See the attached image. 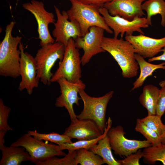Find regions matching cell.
Segmentation results:
<instances>
[{
  "instance_id": "11",
  "label": "cell",
  "mask_w": 165,
  "mask_h": 165,
  "mask_svg": "<svg viewBox=\"0 0 165 165\" xmlns=\"http://www.w3.org/2000/svg\"><path fill=\"white\" fill-rule=\"evenodd\" d=\"M57 82L59 85L61 94L56 98L55 105L57 107L66 108L71 122L74 121L77 118L73 105L74 104L79 105V100L81 99L78 96L79 92L80 89H85L86 85L81 79L76 82L73 83L64 78H61Z\"/></svg>"
},
{
  "instance_id": "13",
  "label": "cell",
  "mask_w": 165,
  "mask_h": 165,
  "mask_svg": "<svg viewBox=\"0 0 165 165\" xmlns=\"http://www.w3.org/2000/svg\"><path fill=\"white\" fill-rule=\"evenodd\" d=\"M20 51V75L21 79L18 89L22 91L26 89L28 93L31 95L35 88L38 86L39 79L37 77V69L35 59L30 54L24 51L23 44L19 45Z\"/></svg>"
},
{
  "instance_id": "20",
  "label": "cell",
  "mask_w": 165,
  "mask_h": 165,
  "mask_svg": "<svg viewBox=\"0 0 165 165\" xmlns=\"http://www.w3.org/2000/svg\"><path fill=\"white\" fill-rule=\"evenodd\" d=\"M139 97V101L147 110L148 115H156V107L160 89L152 84L145 85Z\"/></svg>"
},
{
  "instance_id": "4",
  "label": "cell",
  "mask_w": 165,
  "mask_h": 165,
  "mask_svg": "<svg viewBox=\"0 0 165 165\" xmlns=\"http://www.w3.org/2000/svg\"><path fill=\"white\" fill-rule=\"evenodd\" d=\"M65 47L63 44L55 42L41 46L34 57L37 67V77L45 85H50L53 74L51 69L56 61H62Z\"/></svg>"
},
{
  "instance_id": "37",
  "label": "cell",
  "mask_w": 165,
  "mask_h": 165,
  "mask_svg": "<svg viewBox=\"0 0 165 165\" xmlns=\"http://www.w3.org/2000/svg\"></svg>"
},
{
  "instance_id": "27",
  "label": "cell",
  "mask_w": 165,
  "mask_h": 165,
  "mask_svg": "<svg viewBox=\"0 0 165 165\" xmlns=\"http://www.w3.org/2000/svg\"><path fill=\"white\" fill-rule=\"evenodd\" d=\"M77 150H68V153L62 158L52 156L38 161L36 165H76L75 160Z\"/></svg>"
},
{
  "instance_id": "3",
  "label": "cell",
  "mask_w": 165,
  "mask_h": 165,
  "mask_svg": "<svg viewBox=\"0 0 165 165\" xmlns=\"http://www.w3.org/2000/svg\"><path fill=\"white\" fill-rule=\"evenodd\" d=\"M68 0L72 5L71 8L67 11L69 19L78 24L82 36L88 32L90 27L94 26L101 27L108 33H113L100 13L99 9L100 7L84 4L75 0Z\"/></svg>"
},
{
  "instance_id": "29",
  "label": "cell",
  "mask_w": 165,
  "mask_h": 165,
  "mask_svg": "<svg viewBox=\"0 0 165 165\" xmlns=\"http://www.w3.org/2000/svg\"><path fill=\"white\" fill-rule=\"evenodd\" d=\"M161 117L156 115H148L141 120L154 130L162 138L165 135V125L161 120Z\"/></svg>"
},
{
  "instance_id": "5",
  "label": "cell",
  "mask_w": 165,
  "mask_h": 165,
  "mask_svg": "<svg viewBox=\"0 0 165 165\" xmlns=\"http://www.w3.org/2000/svg\"><path fill=\"white\" fill-rule=\"evenodd\" d=\"M114 91H111L103 96L98 97H91L80 89L79 92L84 104L81 113L77 115L78 119H90L97 124L103 134L107 125L106 113L108 103L112 98Z\"/></svg>"
},
{
  "instance_id": "14",
  "label": "cell",
  "mask_w": 165,
  "mask_h": 165,
  "mask_svg": "<svg viewBox=\"0 0 165 165\" xmlns=\"http://www.w3.org/2000/svg\"><path fill=\"white\" fill-rule=\"evenodd\" d=\"M57 20L53 24L55 28L52 31L53 36L55 38V42H59L66 47L69 40L82 37L78 24L76 22L68 20L69 17L66 11L61 13L56 6H54Z\"/></svg>"
},
{
  "instance_id": "28",
  "label": "cell",
  "mask_w": 165,
  "mask_h": 165,
  "mask_svg": "<svg viewBox=\"0 0 165 165\" xmlns=\"http://www.w3.org/2000/svg\"><path fill=\"white\" fill-rule=\"evenodd\" d=\"M135 130L141 134L152 144L155 145L162 142V138L153 130L141 120L136 119Z\"/></svg>"
},
{
  "instance_id": "1",
  "label": "cell",
  "mask_w": 165,
  "mask_h": 165,
  "mask_svg": "<svg viewBox=\"0 0 165 165\" xmlns=\"http://www.w3.org/2000/svg\"><path fill=\"white\" fill-rule=\"evenodd\" d=\"M101 46L117 62L123 78H131L137 75L139 67L135 57L134 48L130 42L121 38L119 39L104 36Z\"/></svg>"
},
{
  "instance_id": "12",
  "label": "cell",
  "mask_w": 165,
  "mask_h": 165,
  "mask_svg": "<svg viewBox=\"0 0 165 165\" xmlns=\"http://www.w3.org/2000/svg\"><path fill=\"white\" fill-rule=\"evenodd\" d=\"M105 31L101 27L92 26L83 36L74 39L75 47L78 49H82L84 51L81 57L82 65L88 63L93 56L106 52L101 46Z\"/></svg>"
},
{
  "instance_id": "21",
  "label": "cell",
  "mask_w": 165,
  "mask_h": 165,
  "mask_svg": "<svg viewBox=\"0 0 165 165\" xmlns=\"http://www.w3.org/2000/svg\"><path fill=\"white\" fill-rule=\"evenodd\" d=\"M165 0H147L142 4L141 8L145 10L147 14L146 19L147 23L149 26H152L151 17L160 14L161 17V24L165 27Z\"/></svg>"
},
{
  "instance_id": "24",
  "label": "cell",
  "mask_w": 165,
  "mask_h": 165,
  "mask_svg": "<svg viewBox=\"0 0 165 165\" xmlns=\"http://www.w3.org/2000/svg\"><path fill=\"white\" fill-rule=\"evenodd\" d=\"M143 159L147 163L154 164L156 162H161L165 165V145L162 143L144 148L143 151Z\"/></svg>"
},
{
  "instance_id": "7",
  "label": "cell",
  "mask_w": 165,
  "mask_h": 165,
  "mask_svg": "<svg viewBox=\"0 0 165 165\" xmlns=\"http://www.w3.org/2000/svg\"><path fill=\"white\" fill-rule=\"evenodd\" d=\"M10 146L24 147L31 156L30 161L35 163L52 156L66 155L59 145L46 143L27 133L23 134Z\"/></svg>"
},
{
  "instance_id": "10",
  "label": "cell",
  "mask_w": 165,
  "mask_h": 165,
  "mask_svg": "<svg viewBox=\"0 0 165 165\" xmlns=\"http://www.w3.org/2000/svg\"><path fill=\"white\" fill-rule=\"evenodd\" d=\"M99 10L106 24L113 31L115 38H117L119 34L123 38L125 33L126 36L131 35L135 31L145 35L141 28L149 27L145 17H138L129 21L118 16H111L104 7H100Z\"/></svg>"
},
{
  "instance_id": "22",
  "label": "cell",
  "mask_w": 165,
  "mask_h": 165,
  "mask_svg": "<svg viewBox=\"0 0 165 165\" xmlns=\"http://www.w3.org/2000/svg\"><path fill=\"white\" fill-rule=\"evenodd\" d=\"M108 138L106 134L97 144L89 150L101 157L108 165H121L114 157Z\"/></svg>"
},
{
  "instance_id": "36",
  "label": "cell",
  "mask_w": 165,
  "mask_h": 165,
  "mask_svg": "<svg viewBox=\"0 0 165 165\" xmlns=\"http://www.w3.org/2000/svg\"><path fill=\"white\" fill-rule=\"evenodd\" d=\"M19 1V0H17V2H16V5H17V3Z\"/></svg>"
},
{
  "instance_id": "15",
  "label": "cell",
  "mask_w": 165,
  "mask_h": 165,
  "mask_svg": "<svg viewBox=\"0 0 165 165\" xmlns=\"http://www.w3.org/2000/svg\"><path fill=\"white\" fill-rule=\"evenodd\" d=\"M145 0H111L105 3L103 7L112 16H118L129 21L145 15L141 8Z\"/></svg>"
},
{
  "instance_id": "33",
  "label": "cell",
  "mask_w": 165,
  "mask_h": 165,
  "mask_svg": "<svg viewBox=\"0 0 165 165\" xmlns=\"http://www.w3.org/2000/svg\"><path fill=\"white\" fill-rule=\"evenodd\" d=\"M84 4L97 6L100 7H103L104 4L111 0H75Z\"/></svg>"
},
{
  "instance_id": "25",
  "label": "cell",
  "mask_w": 165,
  "mask_h": 165,
  "mask_svg": "<svg viewBox=\"0 0 165 165\" xmlns=\"http://www.w3.org/2000/svg\"><path fill=\"white\" fill-rule=\"evenodd\" d=\"M76 165H101L105 163L103 159L92 151L84 148L77 150Z\"/></svg>"
},
{
  "instance_id": "17",
  "label": "cell",
  "mask_w": 165,
  "mask_h": 165,
  "mask_svg": "<svg viewBox=\"0 0 165 165\" xmlns=\"http://www.w3.org/2000/svg\"><path fill=\"white\" fill-rule=\"evenodd\" d=\"M103 134L97 123L90 119H78L71 122L63 134L71 139L78 141L89 140L100 137Z\"/></svg>"
},
{
  "instance_id": "19",
  "label": "cell",
  "mask_w": 165,
  "mask_h": 165,
  "mask_svg": "<svg viewBox=\"0 0 165 165\" xmlns=\"http://www.w3.org/2000/svg\"><path fill=\"white\" fill-rule=\"evenodd\" d=\"M135 57L138 62L140 70V74L133 84L131 90L140 88L143 84L146 79L152 75L156 69H165V62L158 64H154L146 61L142 56L135 53Z\"/></svg>"
},
{
  "instance_id": "26",
  "label": "cell",
  "mask_w": 165,
  "mask_h": 165,
  "mask_svg": "<svg viewBox=\"0 0 165 165\" xmlns=\"http://www.w3.org/2000/svg\"><path fill=\"white\" fill-rule=\"evenodd\" d=\"M27 134L38 139L49 141L56 143L60 146L66 143L73 142L71 138L63 134H60L53 132L47 134H42L38 132L36 130L34 131L29 130Z\"/></svg>"
},
{
  "instance_id": "9",
  "label": "cell",
  "mask_w": 165,
  "mask_h": 165,
  "mask_svg": "<svg viewBox=\"0 0 165 165\" xmlns=\"http://www.w3.org/2000/svg\"><path fill=\"white\" fill-rule=\"evenodd\" d=\"M123 127L121 125L111 127L107 133L112 149L115 154L120 156H126L136 152L138 149L152 145L147 140L130 139L125 136Z\"/></svg>"
},
{
  "instance_id": "34",
  "label": "cell",
  "mask_w": 165,
  "mask_h": 165,
  "mask_svg": "<svg viewBox=\"0 0 165 165\" xmlns=\"http://www.w3.org/2000/svg\"><path fill=\"white\" fill-rule=\"evenodd\" d=\"M162 51L163 52L162 55L149 58L148 60V62H152L157 61H165V46L162 49Z\"/></svg>"
},
{
  "instance_id": "32",
  "label": "cell",
  "mask_w": 165,
  "mask_h": 165,
  "mask_svg": "<svg viewBox=\"0 0 165 165\" xmlns=\"http://www.w3.org/2000/svg\"><path fill=\"white\" fill-rule=\"evenodd\" d=\"M160 85L161 88L160 90L156 115L161 117L165 112V81L160 82Z\"/></svg>"
},
{
  "instance_id": "16",
  "label": "cell",
  "mask_w": 165,
  "mask_h": 165,
  "mask_svg": "<svg viewBox=\"0 0 165 165\" xmlns=\"http://www.w3.org/2000/svg\"><path fill=\"white\" fill-rule=\"evenodd\" d=\"M125 39L133 45L135 53L144 58L154 57L162 52V49L165 46V36L157 39L140 34L136 36L126 35Z\"/></svg>"
},
{
  "instance_id": "31",
  "label": "cell",
  "mask_w": 165,
  "mask_h": 165,
  "mask_svg": "<svg viewBox=\"0 0 165 165\" xmlns=\"http://www.w3.org/2000/svg\"><path fill=\"white\" fill-rule=\"evenodd\" d=\"M143 155V151L139 149L136 152L127 156L124 159L117 160L121 165H140V160Z\"/></svg>"
},
{
  "instance_id": "18",
  "label": "cell",
  "mask_w": 165,
  "mask_h": 165,
  "mask_svg": "<svg viewBox=\"0 0 165 165\" xmlns=\"http://www.w3.org/2000/svg\"><path fill=\"white\" fill-rule=\"evenodd\" d=\"M4 143H0L2 154L0 165H20L23 162L31 161V156L24 147H8L5 146Z\"/></svg>"
},
{
  "instance_id": "2",
  "label": "cell",
  "mask_w": 165,
  "mask_h": 165,
  "mask_svg": "<svg viewBox=\"0 0 165 165\" xmlns=\"http://www.w3.org/2000/svg\"><path fill=\"white\" fill-rule=\"evenodd\" d=\"M15 22H11L6 26L4 37L0 44V75L16 79L20 76V51L18 49L21 36H13Z\"/></svg>"
},
{
  "instance_id": "6",
  "label": "cell",
  "mask_w": 165,
  "mask_h": 165,
  "mask_svg": "<svg viewBox=\"0 0 165 165\" xmlns=\"http://www.w3.org/2000/svg\"><path fill=\"white\" fill-rule=\"evenodd\" d=\"M81 64L79 49L75 47L74 39L71 38L65 47L63 59L52 77L51 82H57L61 78L71 82H78L82 76Z\"/></svg>"
},
{
  "instance_id": "23",
  "label": "cell",
  "mask_w": 165,
  "mask_h": 165,
  "mask_svg": "<svg viewBox=\"0 0 165 165\" xmlns=\"http://www.w3.org/2000/svg\"><path fill=\"white\" fill-rule=\"evenodd\" d=\"M112 123V120L109 117L104 133L100 137L91 140H80L72 143H66L60 146V148L62 150H75L82 148L89 150L95 145L99 140L107 134L108 130L111 127Z\"/></svg>"
},
{
  "instance_id": "35",
  "label": "cell",
  "mask_w": 165,
  "mask_h": 165,
  "mask_svg": "<svg viewBox=\"0 0 165 165\" xmlns=\"http://www.w3.org/2000/svg\"><path fill=\"white\" fill-rule=\"evenodd\" d=\"M161 143L162 144L165 145V135L164 137L163 138Z\"/></svg>"
},
{
  "instance_id": "8",
  "label": "cell",
  "mask_w": 165,
  "mask_h": 165,
  "mask_svg": "<svg viewBox=\"0 0 165 165\" xmlns=\"http://www.w3.org/2000/svg\"><path fill=\"white\" fill-rule=\"evenodd\" d=\"M22 7L30 12L36 20L41 46L54 43L55 40L50 35L48 28L50 24H54L56 21L53 13L47 11L44 7V3L36 0L24 3Z\"/></svg>"
},
{
  "instance_id": "30",
  "label": "cell",
  "mask_w": 165,
  "mask_h": 165,
  "mask_svg": "<svg viewBox=\"0 0 165 165\" xmlns=\"http://www.w3.org/2000/svg\"><path fill=\"white\" fill-rule=\"evenodd\" d=\"M11 108L4 104L3 100L0 99V130L7 131L12 130L8 123L9 114Z\"/></svg>"
}]
</instances>
